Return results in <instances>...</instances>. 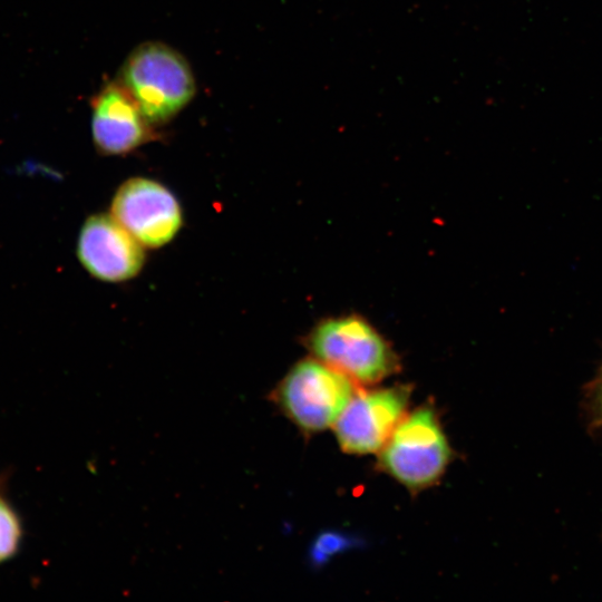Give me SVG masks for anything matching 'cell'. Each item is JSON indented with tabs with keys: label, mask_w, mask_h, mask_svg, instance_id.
<instances>
[{
	"label": "cell",
	"mask_w": 602,
	"mask_h": 602,
	"mask_svg": "<svg viewBox=\"0 0 602 602\" xmlns=\"http://www.w3.org/2000/svg\"><path fill=\"white\" fill-rule=\"evenodd\" d=\"M22 540L20 516L9 501L0 495V563L16 555Z\"/></svg>",
	"instance_id": "obj_9"
},
{
	"label": "cell",
	"mask_w": 602,
	"mask_h": 602,
	"mask_svg": "<svg viewBox=\"0 0 602 602\" xmlns=\"http://www.w3.org/2000/svg\"><path fill=\"white\" fill-rule=\"evenodd\" d=\"M348 377L314 357L294 363L268 396L302 434L333 427L357 391Z\"/></svg>",
	"instance_id": "obj_3"
},
{
	"label": "cell",
	"mask_w": 602,
	"mask_h": 602,
	"mask_svg": "<svg viewBox=\"0 0 602 602\" xmlns=\"http://www.w3.org/2000/svg\"><path fill=\"white\" fill-rule=\"evenodd\" d=\"M453 449L434 405H421L402 417L378 452V467L410 493L437 484Z\"/></svg>",
	"instance_id": "obj_2"
},
{
	"label": "cell",
	"mask_w": 602,
	"mask_h": 602,
	"mask_svg": "<svg viewBox=\"0 0 602 602\" xmlns=\"http://www.w3.org/2000/svg\"><path fill=\"white\" fill-rule=\"evenodd\" d=\"M352 545L353 540L343 533L324 532L315 538L311 547V560L315 565H322Z\"/></svg>",
	"instance_id": "obj_10"
},
{
	"label": "cell",
	"mask_w": 602,
	"mask_h": 602,
	"mask_svg": "<svg viewBox=\"0 0 602 602\" xmlns=\"http://www.w3.org/2000/svg\"><path fill=\"white\" fill-rule=\"evenodd\" d=\"M410 388L396 385L357 389L336 424L341 450L352 455L378 454L408 411Z\"/></svg>",
	"instance_id": "obj_6"
},
{
	"label": "cell",
	"mask_w": 602,
	"mask_h": 602,
	"mask_svg": "<svg viewBox=\"0 0 602 602\" xmlns=\"http://www.w3.org/2000/svg\"><path fill=\"white\" fill-rule=\"evenodd\" d=\"M145 249H158L179 233L183 210L175 194L144 176L124 181L115 191L109 212Z\"/></svg>",
	"instance_id": "obj_5"
},
{
	"label": "cell",
	"mask_w": 602,
	"mask_h": 602,
	"mask_svg": "<svg viewBox=\"0 0 602 602\" xmlns=\"http://www.w3.org/2000/svg\"><path fill=\"white\" fill-rule=\"evenodd\" d=\"M583 408L589 427L602 429V363L584 390Z\"/></svg>",
	"instance_id": "obj_11"
},
{
	"label": "cell",
	"mask_w": 602,
	"mask_h": 602,
	"mask_svg": "<svg viewBox=\"0 0 602 602\" xmlns=\"http://www.w3.org/2000/svg\"><path fill=\"white\" fill-rule=\"evenodd\" d=\"M312 357L348 377L358 387L376 385L398 370V359L385 338L356 315L330 318L309 333Z\"/></svg>",
	"instance_id": "obj_4"
},
{
	"label": "cell",
	"mask_w": 602,
	"mask_h": 602,
	"mask_svg": "<svg viewBox=\"0 0 602 602\" xmlns=\"http://www.w3.org/2000/svg\"><path fill=\"white\" fill-rule=\"evenodd\" d=\"M77 258L94 279L122 283L143 270L145 247L110 214L89 215L78 234Z\"/></svg>",
	"instance_id": "obj_7"
},
{
	"label": "cell",
	"mask_w": 602,
	"mask_h": 602,
	"mask_svg": "<svg viewBox=\"0 0 602 602\" xmlns=\"http://www.w3.org/2000/svg\"><path fill=\"white\" fill-rule=\"evenodd\" d=\"M91 135L104 156H124L157 138L127 90L116 79L91 98Z\"/></svg>",
	"instance_id": "obj_8"
},
{
	"label": "cell",
	"mask_w": 602,
	"mask_h": 602,
	"mask_svg": "<svg viewBox=\"0 0 602 602\" xmlns=\"http://www.w3.org/2000/svg\"><path fill=\"white\" fill-rule=\"evenodd\" d=\"M117 80L155 128L173 120L196 94L185 57L159 41L137 46L123 62Z\"/></svg>",
	"instance_id": "obj_1"
}]
</instances>
